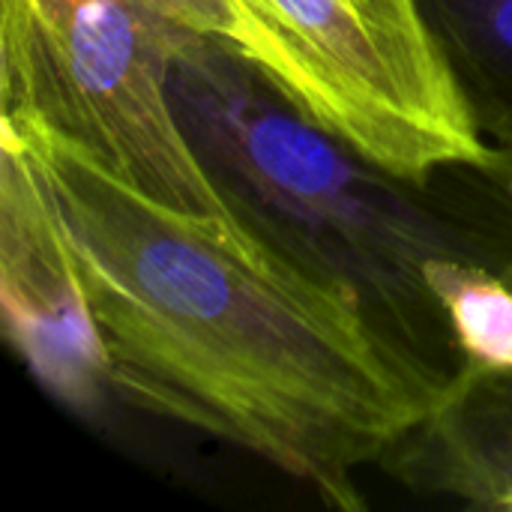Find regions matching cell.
Wrapping results in <instances>:
<instances>
[{"instance_id": "cell-5", "label": "cell", "mask_w": 512, "mask_h": 512, "mask_svg": "<svg viewBox=\"0 0 512 512\" xmlns=\"http://www.w3.org/2000/svg\"><path fill=\"white\" fill-rule=\"evenodd\" d=\"M0 303L9 342L57 399L93 408L111 390L45 183L6 132H0Z\"/></svg>"}, {"instance_id": "cell-6", "label": "cell", "mask_w": 512, "mask_h": 512, "mask_svg": "<svg viewBox=\"0 0 512 512\" xmlns=\"http://www.w3.org/2000/svg\"><path fill=\"white\" fill-rule=\"evenodd\" d=\"M471 117L512 156V0H420Z\"/></svg>"}, {"instance_id": "cell-4", "label": "cell", "mask_w": 512, "mask_h": 512, "mask_svg": "<svg viewBox=\"0 0 512 512\" xmlns=\"http://www.w3.org/2000/svg\"><path fill=\"white\" fill-rule=\"evenodd\" d=\"M180 39L135 0H0V117H30L141 195L246 234L177 117Z\"/></svg>"}, {"instance_id": "cell-7", "label": "cell", "mask_w": 512, "mask_h": 512, "mask_svg": "<svg viewBox=\"0 0 512 512\" xmlns=\"http://www.w3.org/2000/svg\"><path fill=\"white\" fill-rule=\"evenodd\" d=\"M435 291L450 315L468 369L512 375V282L465 261H438Z\"/></svg>"}, {"instance_id": "cell-2", "label": "cell", "mask_w": 512, "mask_h": 512, "mask_svg": "<svg viewBox=\"0 0 512 512\" xmlns=\"http://www.w3.org/2000/svg\"><path fill=\"white\" fill-rule=\"evenodd\" d=\"M177 117L237 222L297 273L342 294L441 408L468 360L435 291L438 261L512 282V156L396 174L300 114L231 42L183 36Z\"/></svg>"}, {"instance_id": "cell-8", "label": "cell", "mask_w": 512, "mask_h": 512, "mask_svg": "<svg viewBox=\"0 0 512 512\" xmlns=\"http://www.w3.org/2000/svg\"><path fill=\"white\" fill-rule=\"evenodd\" d=\"M135 3L183 36H216V39L228 36L225 0H135Z\"/></svg>"}, {"instance_id": "cell-1", "label": "cell", "mask_w": 512, "mask_h": 512, "mask_svg": "<svg viewBox=\"0 0 512 512\" xmlns=\"http://www.w3.org/2000/svg\"><path fill=\"white\" fill-rule=\"evenodd\" d=\"M0 132L45 183L108 387L363 510L357 474L432 408L354 303L255 237L141 195L30 117H0Z\"/></svg>"}, {"instance_id": "cell-3", "label": "cell", "mask_w": 512, "mask_h": 512, "mask_svg": "<svg viewBox=\"0 0 512 512\" xmlns=\"http://www.w3.org/2000/svg\"><path fill=\"white\" fill-rule=\"evenodd\" d=\"M231 42L300 114L417 180L492 165L420 0H225Z\"/></svg>"}]
</instances>
